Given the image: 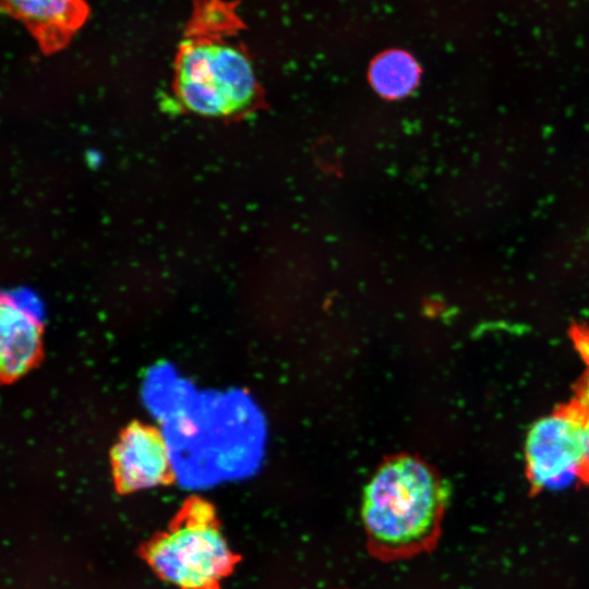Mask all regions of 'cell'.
<instances>
[{"mask_svg":"<svg viewBox=\"0 0 589 589\" xmlns=\"http://www.w3.org/2000/svg\"><path fill=\"white\" fill-rule=\"evenodd\" d=\"M40 326L33 313L11 298L1 304V372L13 380L24 373L39 352Z\"/></svg>","mask_w":589,"mask_h":589,"instance_id":"52a82bcc","label":"cell"},{"mask_svg":"<svg viewBox=\"0 0 589 589\" xmlns=\"http://www.w3.org/2000/svg\"><path fill=\"white\" fill-rule=\"evenodd\" d=\"M587 413L579 404L534 422L525 444L526 470L538 490H558L580 478Z\"/></svg>","mask_w":589,"mask_h":589,"instance_id":"277c9868","label":"cell"},{"mask_svg":"<svg viewBox=\"0 0 589 589\" xmlns=\"http://www.w3.org/2000/svg\"><path fill=\"white\" fill-rule=\"evenodd\" d=\"M580 478L589 482V414L586 421L585 455L581 466Z\"/></svg>","mask_w":589,"mask_h":589,"instance_id":"9c48e42d","label":"cell"},{"mask_svg":"<svg viewBox=\"0 0 589 589\" xmlns=\"http://www.w3.org/2000/svg\"><path fill=\"white\" fill-rule=\"evenodd\" d=\"M146 556L160 577L181 589H216L238 560L213 508L201 500L187 504L180 520L148 545Z\"/></svg>","mask_w":589,"mask_h":589,"instance_id":"3957f363","label":"cell"},{"mask_svg":"<svg viewBox=\"0 0 589 589\" xmlns=\"http://www.w3.org/2000/svg\"><path fill=\"white\" fill-rule=\"evenodd\" d=\"M448 485L422 459L387 458L368 482L361 518L371 555L408 560L436 545L448 502Z\"/></svg>","mask_w":589,"mask_h":589,"instance_id":"6da1fadb","label":"cell"},{"mask_svg":"<svg viewBox=\"0 0 589 589\" xmlns=\"http://www.w3.org/2000/svg\"><path fill=\"white\" fill-rule=\"evenodd\" d=\"M191 13L175 58V92L190 111L224 117L245 109L256 91L249 58L223 37L233 29L232 7L191 0Z\"/></svg>","mask_w":589,"mask_h":589,"instance_id":"7a4b0ae2","label":"cell"},{"mask_svg":"<svg viewBox=\"0 0 589 589\" xmlns=\"http://www.w3.org/2000/svg\"><path fill=\"white\" fill-rule=\"evenodd\" d=\"M113 479L120 492H134L168 482L172 467L167 444L155 428L134 422L111 452Z\"/></svg>","mask_w":589,"mask_h":589,"instance_id":"5b68a950","label":"cell"},{"mask_svg":"<svg viewBox=\"0 0 589 589\" xmlns=\"http://www.w3.org/2000/svg\"><path fill=\"white\" fill-rule=\"evenodd\" d=\"M420 79L417 61L402 50H389L378 56L370 68L374 89L386 98H401L411 93Z\"/></svg>","mask_w":589,"mask_h":589,"instance_id":"ba28073f","label":"cell"},{"mask_svg":"<svg viewBox=\"0 0 589 589\" xmlns=\"http://www.w3.org/2000/svg\"><path fill=\"white\" fill-rule=\"evenodd\" d=\"M1 10L25 27L45 55L64 49L91 14L86 0H1Z\"/></svg>","mask_w":589,"mask_h":589,"instance_id":"8992f818","label":"cell"}]
</instances>
